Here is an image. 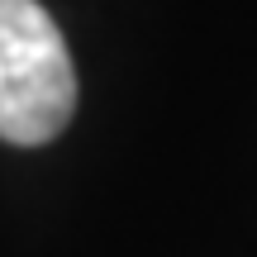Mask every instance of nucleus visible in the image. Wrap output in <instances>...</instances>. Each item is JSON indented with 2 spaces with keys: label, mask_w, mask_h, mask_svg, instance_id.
<instances>
[{
  "label": "nucleus",
  "mask_w": 257,
  "mask_h": 257,
  "mask_svg": "<svg viewBox=\"0 0 257 257\" xmlns=\"http://www.w3.org/2000/svg\"><path fill=\"white\" fill-rule=\"evenodd\" d=\"M76 110V72L53 15L38 0H0V138L38 148Z\"/></svg>",
  "instance_id": "nucleus-1"
}]
</instances>
